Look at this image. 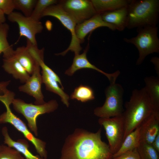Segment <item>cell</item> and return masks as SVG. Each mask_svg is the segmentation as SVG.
<instances>
[{"label":"cell","instance_id":"obj_1","mask_svg":"<svg viewBox=\"0 0 159 159\" xmlns=\"http://www.w3.org/2000/svg\"><path fill=\"white\" fill-rule=\"evenodd\" d=\"M102 129L95 132L77 128L66 138L58 159H113L108 144L101 139Z\"/></svg>","mask_w":159,"mask_h":159},{"label":"cell","instance_id":"obj_2","mask_svg":"<svg viewBox=\"0 0 159 159\" xmlns=\"http://www.w3.org/2000/svg\"><path fill=\"white\" fill-rule=\"evenodd\" d=\"M125 110L122 115L125 128L123 141L128 134L153 112L144 87L133 90L129 100L125 102Z\"/></svg>","mask_w":159,"mask_h":159},{"label":"cell","instance_id":"obj_3","mask_svg":"<svg viewBox=\"0 0 159 159\" xmlns=\"http://www.w3.org/2000/svg\"><path fill=\"white\" fill-rule=\"evenodd\" d=\"M126 28L156 26L159 17V0H131L127 6Z\"/></svg>","mask_w":159,"mask_h":159},{"label":"cell","instance_id":"obj_4","mask_svg":"<svg viewBox=\"0 0 159 159\" xmlns=\"http://www.w3.org/2000/svg\"><path fill=\"white\" fill-rule=\"evenodd\" d=\"M138 34L135 37L124 38V41L134 45L138 52V57L136 64L142 63L148 55L159 52V39L157 26L146 25L137 28Z\"/></svg>","mask_w":159,"mask_h":159},{"label":"cell","instance_id":"obj_5","mask_svg":"<svg viewBox=\"0 0 159 159\" xmlns=\"http://www.w3.org/2000/svg\"><path fill=\"white\" fill-rule=\"evenodd\" d=\"M12 104L14 110L22 114L26 119L29 127L36 136L38 135L37 121L38 117L43 114L52 112L58 107L57 102L54 100L38 105L27 103L21 99L14 98Z\"/></svg>","mask_w":159,"mask_h":159},{"label":"cell","instance_id":"obj_6","mask_svg":"<svg viewBox=\"0 0 159 159\" xmlns=\"http://www.w3.org/2000/svg\"><path fill=\"white\" fill-rule=\"evenodd\" d=\"M106 99L103 105L96 108L94 114L100 118L122 116L124 111L123 96L124 90L120 84H110L105 90Z\"/></svg>","mask_w":159,"mask_h":159},{"label":"cell","instance_id":"obj_7","mask_svg":"<svg viewBox=\"0 0 159 159\" xmlns=\"http://www.w3.org/2000/svg\"><path fill=\"white\" fill-rule=\"evenodd\" d=\"M3 103L6 110L0 115V124H11L33 144L39 155L42 158H47L46 143L35 137L28 129L25 123L12 112L10 107V105L12 104L11 102L5 101Z\"/></svg>","mask_w":159,"mask_h":159},{"label":"cell","instance_id":"obj_8","mask_svg":"<svg viewBox=\"0 0 159 159\" xmlns=\"http://www.w3.org/2000/svg\"><path fill=\"white\" fill-rule=\"evenodd\" d=\"M46 16H52L57 19L71 34V41L67 48L55 55L64 56L69 51L74 52V54H79L82 48L76 35L75 28L77 24L74 20L64 10L59 3L47 8L43 13L42 17Z\"/></svg>","mask_w":159,"mask_h":159},{"label":"cell","instance_id":"obj_9","mask_svg":"<svg viewBox=\"0 0 159 159\" xmlns=\"http://www.w3.org/2000/svg\"><path fill=\"white\" fill-rule=\"evenodd\" d=\"M98 122L104 128L108 145L113 155L120 148L123 141L125 128L122 116L100 118Z\"/></svg>","mask_w":159,"mask_h":159},{"label":"cell","instance_id":"obj_10","mask_svg":"<svg viewBox=\"0 0 159 159\" xmlns=\"http://www.w3.org/2000/svg\"><path fill=\"white\" fill-rule=\"evenodd\" d=\"M77 24L83 22L97 13L91 0H67L59 3Z\"/></svg>","mask_w":159,"mask_h":159},{"label":"cell","instance_id":"obj_11","mask_svg":"<svg viewBox=\"0 0 159 159\" xmlns=\"http://www.w3.org/2000/svg\"><path fill=\"white\" fill-rule=\"evenodd\" d=\"M8 19L10 21L18 24L19 38L24 37L32 44L37 45L36 35L42 32L43 29L41 22L26 17L18 12H12L8 15Z\"/></svg>","mask_w":159,"mask_h":159},{"label":"cell","instance_id":"obj_12","mask_svg":"<svg viewBox=\"0 0 159 159\" xmlns=\"http://www.w3.org/2000/svg\"><path fill=\"white\" fill-rule=\"evenodd\" d=\"M89 46H87L82 53L74 54L73 61L71 66L65 72V74L69 76H72L77 71L82 69H90L95 70L106 76L109 80L110 84L116 82L117 78L120 74V71L117 70L111 73H106L92 64L88 60L87 54Z\"/></svg>","mask_w":159,"mask_h":159},{"label":"cell","instance_id":"obj_13","mask_svg":"<svg viewBox=\"0 0 159 159\" xmlns=\"http://www.w3.org/2000/svg\"><path fill=\"white\" fill-rule=\"evenodd\" d=\"M40 68L38 64L24 84L18 87L20 91L33 97L35 99L34 104L38 105L42 104L45 102L41 90L42 82Z\"/></svg>","mask_w":159,"mask_h":159},{"label":"cell","instance_id":"obj_14","mask_svg":"<svg viewBox=\"0 0 159 159\" xmlns=\"http://www.w3.org/2000/svg\"><path fill=\"white\" fill-rule=\"evenodd\" d=\"M139 126L140 142L151 145L159 133V112H153Z\"/></svg>","mask_w":159,"mask_h":159},{"label":"cell","instance_id":"obj_15","mask_svg":"<svg viewBox=\"0 0 159 159\" xmlns=\"http://www.w3.org/2000/svg\"><path fill=\"white\" fill-rule=\"evenodd\" d=\"M102 27H107L112 31L116 30L114 26L104 21L100 14L97 13L89 19L76 25L75 28L76 36L81 43L84 42L85 37L88 33Z\"/></svg>","mask_w":159,"mask_h":159},{"label":"cell","instance_id":"obj_16","mask_svg":"<svg viewBox=\"0 0 159 159\" xmlns=\"http://www.w3.org/2000/svg\"><path fill=\"white\" fill-rule=\"evenodd\" d=\"M14 50L9 54L3 56L2 67L6 72L11 74L15 79L25 83L31 75L14 57Z\"/></svg>","mask_w":159,"mask_h":159},{"label":"cell","instance_id":"obj_17","mask_svg":"<svg viewBox=\"0 0 159 159\" xmlns=\"http://www.w3.org/2000/svg\"><path fill=\"white\" fill-rule=\"evenodd\" d=\"M1 133L4 137V144L19 151L25 159H47L42 158L39 155H34L29 149V145L26 140L19 139L15 141L13 140L9 135L6 127L2 128Z\"/></svg>","mask_w":159,"mask_h":159},{"label":"cell","instance_id":"obj_18","mask_svg":"<svg viewBox=\"0 0 159 159\" xmlns=\"http://www.w3.org/2000/svg\"><path fill=\"white\" fill-rule=\"evenodd\" d=\"M127 6L119 9L105 12L100 14L104 21L114 26L116 30L122 31L126 28Z\"/></svg>","mask_w":159,"mask_h":159},{"label":"cell","instance_id":"obj_19","mask_svg":"<svg viewBox=\"0 0 159 159\" xmlns=\"http://www.w3.org/2000/svg\"><path fill=\"white\" fill-rule=\"evenodd\" d=\"M144 88L149 97L153 112H159V77L151 76L144 79Z\"/></svg>","mask_w":159,"mask_h":159},{"label":"cell","instance_id":"obj_20","mask_svg":"<svg viewBox=\"0 0 159 159\" xmlns=\"http://www.w3.org/2000/svg\"><path fill=\"white\" fill-rule=\"evenodd\" d=\"M13 54L21 65L31 75L38 64L26 46H22L14 50Z\"/></svg>","mask_w":159,"mask_h":159},{"label":"cell","instance_id":"obj_21","mask_svg":"<svg viewBox=\"0 0 159 159\" xmlns=\"http://www.w3.org/2000/svg\"><path fill=\"white\" fill-rule=\"evenodd\" d=\"M41 74L42 82L44 83L46 89L58 95L62 103L68 107L69 104V95L59 87L58 82L46 72L42 70Z\"/></svg>","mask_w":159,"mask_h":159},{"label":"cell","instance_id":"obj_22","mask_svg":"<svg viewBox=\"0 0 159 159\" xmlns=\"http://www.w3.org/2000/svg\"><path fill=\"white\" fill-rule=\"evenodd\" d=\"M131 0H91L97 14L127 7Z\"/></svg>","mask_w":159,"mask_h":159},{"label":"cell","instance_id":"obj_23","mask_svg":"<svg viewBox=\"0 0 159 159\" xmlns=\"http://www.w3.org/2000/svg\"><path fill=\"white\" fill-rule=\"evenodd\" d=\"M140 130L139 126L125 137L118 151L113 155V158L138 148L140 143Z\"/></svg>","mask_w":159,"mask_h":159},{"label":"cell","instance_id":"obj_24","mask_svg":"<svg viewBox=\"0 0 159 159\" xmlns=\"http://www.w3.org/2000/svg\"><path fill=\"white\" fill-rule=\"evenodd\" d=\"M69 97L82 102L92 100L95 98L92 89L89 86L83 85L76 87Z\"/></svg>","mask_w":159,"mask_h":159},{"label":"cell","instance_id":"obj_25","mask_svg":"<svg viewBox=\"0 0 159 159\" xmlns=\"http://www.w3.org/2000/svg\"><path fill=\"white\" fill-rule=\"evenodd\" d=\"M31 53L40 67L42 68V70L46 72L49 75L53 78L61 85L62 88L64 89L61 81L58 76L44 63V50L42 49H35L32 51Z\"/></svg>","mask_w":159,"mask_h":159},{"label":"cell","instance_id":"obj_26","mask_svg":"<svg viewBox=\"0 0 159 159\" xmlns=\"http://www.w3.org/2000/svg\"><path fill=\"white\" fill-rule=\"evenodd\" d=\"M9 29V25L5 23L0 24V54L5 56L11 53L14 50L7 40Z\"/></svg>","mask_w":159,"mask_h":159},{"label":"cell","instance_id":"obj_27","mask_svg":"<svg viewBox=\"0 0 159 159\" xmlns=\"http://www.w3.org/2000/svg\"><path fill=\"white\" fill-rule=\"evenodd\" d=\"M58 2V1L56 0H37L32 14L30 17L35 20L40 21L44 11L49 6L56 4Z\"/></svg>","mask_w":159,"mask_h":159},{"label":"cell","instance_id":"obj_28","mask_svg":"<svg viewBox=\"0 0 159 159\" xmlns=\"http://www.w3.org/2000/svg\"><path fill=\"white\" fill-rule=\"evenodd\" d=\"M137 149L141 159H159V153L151 145L140 142Z\"/></svg>","mask_w":159,"mask_h":159},{"label":"cell","instance_id":"obj_29","mask_svg":"<svg viewBox=\"0 0 159 159\" xmlns=\"http://www.w3.org/2000/svg\"><path fill=\"white\" fill-rule=\"evenodd\" d=\"M15 9L19 10L27 17H30L36 5V0H13Z\"/></svg>","mask_w":159,"mask_h":159},{"label":"cell","instance_id":"obj_30","mask_svg":"<svg viewBox=\"0 0 159 159\" xmlns=\"http://www.w3.org/2000/svg\"><path fill=\"white\" fill-rule=\"evenodd\" d=\"M0 159H25L16 149L7 145L0 147Z\"/></svg>","mask_w":159,"mask_h":159},{"label":"cell","instance_id":"obj_31","mask_svg":"<svg viewBox=\"0 0 159 159\" xmlns=\"http://www.w3.org/2000/svg\"><path fill=\"white\" fill-rule=\"evenodd\" d=\"M0 9L8 15L13 12L15 6L13 0H0Z\"/></svg>","mask_w":159,"mask_h":159},{"label":"cell","instance_id":"obj_32","mask_svg":"<svg viewBox=\"0 0 159 159\" xmlns=\"http://www.w3.org/2000/svg\"><path fill=\"white\" fill-rule=\"evenodd\" d=\"M113 159H141L137 148L127 151Z\"/></svg>","mask_w":159,"mask_h":159},{"label":"cell","instance_id":"obj_33","mask_svg":"<svg viewBox=\"0 0 159 159\" xmlns=\"http://www.w3.org/2000/svg\"><path fill=\"white\" fill-rule=\"evenodd\" d=\"M10 82L9 80L0 82V95H3L8 90L7 87Z\"/></svg>","mask_w":159,"mask_h":159},{"label":"cell","instance_id":"obj_34","mask_svg":"<svg viewBox=\"0 0 159 159\" xmlns=\"http://www.w3.org/2000/svg\"><path fill=\"white\" fill-rule=\"evenodd\" d=\"M151 62L153 63L155 67V69L157 74L159 75V58L157 57H154L152 58Z\"/></svg>","mask_w":159,"mask_h":159},{"label":"cell","instance_id":"obj_35","mask_svg":"<svg viewBox=\"0 0 159 159\" xmlns=\"http://www.w3.org/2000/svg\"><path fill=\"white\" fill-rule=\"evenodd\" d=\"M151 145L159 153V133L157 135Z\"/></svg>","mask_w":159,"mask_h":159},{"label":"cell","instance_id":"obj_36","mask_svg":"<svg viewBox=\"0 0 159 159\" xmlns=\"http://www.w3.org/2000/svg\"><path fill=\"white\" fill-rule=\"evenodd\" d=\"M6 21V18L4 14L0 9V24L4 23Z\"/></svg>","mask_w":159,"mask_h":159},{"label":"cell","instance_id":"obj_37","mask_svg":"<svg viewBox=\"0 0 159 159\" xmlns=\"http://www.w3.org/2000/svg\"><path fill=\"white\" fill-rule=\"evenodd\" d=\"M10 91L9 90H7V91L5 93H6V92H8V91ZM5 93H4V94H5Z\"/></svg>","mask_w":159,"mask_h":159},{"label":"cell","instance_id":"obj_38","mask_svg":"<svg viewBox=\"0 0 159 159\" xmlns=\"http://www.w3.org/2000/svg\"></svg>","mask_w":159,"mask_h":159},{"label":"cell","instance_id":"obj_39","mask_svg":"<svg viewBox=\"0 0 159 159\" xmlns=\"http://www.w3.org/2000/svg\"></svg>","mask_w":159,"mask_h":159}]
</instances>
